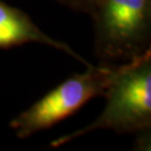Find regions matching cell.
I'll use <instances>...</instances> for the list:
<instances>
[{"label":"cell","mask_w":151,"mask_h":151,"mask_svg":"<svg viewBox=\"0 0 151 151\" xmlns=\"http://www.w3.org/2000/svg\"><path fill=\"white\" fill-rule=\"evenodd\" d=\"M106 100L101 115L87 127L63 135L50 146L58 148L100 129L118 133L147 132L151 127V50L121 65H113L112 75L103 93Z\"/></svg>","instance_id":"1"},{"label":"cell","mask_w":151,"mask_h":151,"mask_svg":"<svg viewBox=\"0 0 151 151\" xmlns=\"http://www.w3.org/2000/svg\"><path fill=\"white\" fill-rule=\"evenodd\" d=\"M90 15L101 64L127 63L150 49L151 0H95Z\"/></svg>","instance_id":"2"},{"label":"cell","mask_w":151,"mask_h":151,"mask_svg":"<svg viewBox=\"0 0 151 151\" xmlns=\"http://www.w3.org/2000/svg\"><path fill=\"white\" fill-rule=\"evenodd\" d=\"M113 65L87 64L86 72L70 76L11 120L10 128L15 130L19 139H25L70 116L91 99L103 95L112 75Z\"/></svg>","instance_id":"3"},{"label":"cell","mask_w":151,"mask_h":151,"mask_svg":"<svg viewBox=\"0 0 151 151\" xmlns=\"http://www.w3.org/2000/svg\"><path fill=\"white\" fill-rule=\"evenodd\" d=\"M27 43L46 44L86 63L70 46L55 40L42 32L25 11L0 0V49H8Z\"/></svg>","instance_id":"4"},{"label":"cell","mask_w":151,"mask_h":151,"mask_svg":"<svg viewBox=\"0 0 151 151\" xmlns=\"http://www.w3.org/2000/svg\"><path fill=\"white\" fill-rule=\"evenodd\" d=\"M62 5H65L72 8L73 10L86 12L90 15L95 0H57Z\"/></svg>","instance_id":"5"}]
</instances>
